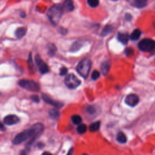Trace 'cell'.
<instances>
[{
  "instance_id": "obj_1",
  "label": "cell",
  "mask_w": 155,
  "mask_h": 155,
  "mask_svg": "<svg viewBox=\"0 0 155 155\" xmlns=\"http://www.w3.org/2000/svg\"><path fill=\"white\" fill-rule=\"evenodd\" d=\"M44 130L43 124L38 123L33 125L30 129L23 131L22 132L19 133L13 140V144L18 145L26 141L30 138H32V142L35 139V138L39 135Z\"/></svg>"
},
{
  "instance_id": "obj_2",
  "label": "cell",
  "mask_w": 155,
  "mask_h": 155,
  "mask_svg": "<svg viewBox=\"0 0 155 155\" xmlns=\"http://www.w3.org/2000/svg\"><path fill=\"white\" fill-rule=\"evenodd\" d=\"M63 14V7L61 4H55L48 10L47 16L49 20L54 26H56L61 18Z\"/></svg>"
},
{
  "instance_id": "obj_3",
  "label": "cell",
  "mask_w": 155,
  "mask_h": 155,
  "mask_svg": "<svg viewBox=\"0 0 155 155\" xmlns=\"http://www.w3.org/2000/svg\"><path fill=\"white\" fill-rule=\"evenodd\" d=\"M92 63L89 58H84L79 63L76 67V70L78 74L84 78H87L89 75L91 69Z\"/></svg>"
},
{
  "instance_id": "obj_4",
  "label": "cell",
  "mask_w": 155,
  "mask_h": 155,
  "mask_svg": "<svg viewBox=\"0 0 155 155\" xmlns=\"http://www.w3.org/2000/svg\"><path fill=\"white\" fill-rule=\"evenodd\" d=\"M18 84L22 88L32 92H39L40 86L37 82L33 80L21 79L19 81Z\"/></svg>"
},
{
  "instance_id": "obj_5",
  "label": "cell",
  "mask_w": 155,
  "mask_h": 155,
  "mask_svg": "<svg viewBox=\"0 0 155 155\" xmlns=\"http://www.w3.org/2000/svg\"><path fill=\"white\" fill-rule=\"evenodd\" d=\"M138 47L141 51L146 52H151L155 49V41L151 39H144L139 42Z\"/></svg>"
},
{
  "instance_id": "obj_6",
  "label": "cell",
  "mask_w": 155,
  "mask_h": 155,
  "mask_svg": "<svg viewBox=\"0 0 155 155\" xmlns=\"http://www.w3.org/2000/svg\"><path fill=\"white\" fill-rule=\"evenodd\" d=\"M65 84L68 88L74 89L81 84V81L75 75L69 74L66 77Z\"/></svg>"
},
{
  "instance_id": "obj_7",
  "label": "cell",
  "mask_w": 155,
  "mask_h": 155,
  "mask_svg": "<svg viewBox=\"0 0 155 155\" xmlns=\"http://www.w3.org/2000/svg\"><path fill=\"white\" fill-rule=\"evenodd\" d=\"M35 62L39 67L40 71L42 74H45L49 71V67L41 59L40 55H37L35 56Z\"/></svg>"
},
{
  "instance_id": "obj_8",
  "label": "cell",
  "mask_w": 155,
  "mask_h": 155,
  "mask_svg": "<svg viewBox=\"0 0 155 155\" xmlns=\"http://www.w3.org/2000/svg\"><path fill=\"white\" fill-rule=\"evenodd\" d=\"M42 98L46 103L49 104L50 105L56 107V108H61V107L64 105L63 103H61L60 102L55 101V100L52 99L49 96H48V95L46 94H42Z\"/></svg>"
},
{
  "instance_id": "obj_9",
  "label": "cell",
  "mask_w": 155,
  "mask_h": 155,
  "mask_svg": "<svg viewBox=\"0 0 155 155\" xmlns=\"http://www.w3.org/2000/svg\"><path fill=\"white\" fill-rule=\"evenodd\" d=\"M139 97L136 94H130L125 98V102L130 107H135L139 103Z\"/></svg>"
},
{
  "instance_id": "obj_10",
  "label": "cell",
  "mask_w": 155,
  "mask_h": 155,
  "mask_svg": "<svg viewBox=\"0 0 155 155\" xmlns=\"http://www.w3.org/2000/svg\"><path fill=\"white\" fill-rule=\"evenodd\" d=\"M19 122V118L15 115H10L6 116L4 119V123L8 125H12Z\"/></svg>"
},
{
  "instance_id": "obj_11",
  "label": "cell",
  "mask_w": 155,
  "mask_h": 155,
  "mask_svg": "<svg viewBox=\"0 0 155 155\" xmlns=\"http://www.w3.org/2000/svg\"><path fill=\"white\" fill-rule=\"evenodd\" d=\"M147 0H133L132 4L136 8H143L147 6Z\"/></svg>"
},
{
  "instance_id": "obj_12",
  "label": "cell",
  "mask_w": 155,
  "mask_h": 155,
  "mask_svg": "<svg viewBox=\"0 0 155 155\" xmlns=\"http://www.w3.org/2000/svg\"><path fill=\"white\" fill-rule=\"evenodd\" d=\"M110 68V63L109 61H105L103 62L101 66V70L103 75H105L109 72Z\"/></svg>"
},
{
  "instance_id": "obj_13",
  "label": "cell",
  "mask_w": 155,
  "mask_h": 155,
  "mask_svg": "<svg viewBox=\"0 0 155 155\" xmlns=\"http://www.w3.org/2000/svg\"><path fill=\"white\" fill-rule=\"evenodd\" d=\"M63 8L67 12H71L74 9V5L71 0H65L63 4Z\"/></svg>"
},
{
  "instance_id": "obj_14",
  "label": "cell",
  "mask_w": 155,
  "mask_h": 155,
  "mask_svg": "<svg viewBox=\"0 0 155 155\" xmlns=\"http://www.w3.org/2000/svg\"><path fill=\"white\" fill-rule=\"evenodd\" d=\"M128 35L127 33H120L118 35V39L121 43L124 44H127L128 41Z\"/></svg>"
},
{
  "instance_id": "obj_15",
  "label": "cell",
  "mask_w": 155,
  "mask_h": 155,
  "mask_svg": "<svg viewBox=\"0 0 155 155\" xmlns=\"http://www.w3.org/2000/svg\"><path fill=\"white\" fill-rule=\"evenodd\" d=\"M27 32V29L25 27H19L15 31V36L18 38H21L25 36Z\"/></svg>"
},
{
  "instance_id": "obj_16",
  "label": "cell",
  "mask_w": 155,
  "mask_h": 155,
  "mask_svg": "<svg viewBox=\"0 0 155 155\" xmlns=\"http://www.w3.org/2000/svg\"><path fill=\"white\" fill-rule=\"evenodd\" d=\"M141 31L137 29H135L132 33V34H131L130 35V39L132 40H134V41H136L137 40H138L139 38V37H141Z\"/></svg>"
},
{
  "instance_id": "obj_17",
  "label": "cell",
  "mask_w": 155,
  "mask_h": 155,
  "mask_svg": "<svg viewBox=\"0 0 155 155\" xmlns=\"http://www.w3.org/2000/svg\"><path fill=\"white\" fill-rule=\"evenodd\" d=\"M116 139L119 142L121 143V144H124V143H125L127 142V137L125 135L123 132H120L118 133Z\"/></svg>"
},
{
  "instance_id": "obj_18",
  "label": "cell",
  "mask_w": 155,
  "mask_h": 155,
  "mask_svg": "<svg viewBox=\"0 0 155 155\" xmlns=\"http://www.w3.org/2000/svg\"><path fill=\"white\" fill-rule=\"evenodd\" d=\"M100 124L101 123L99 121H97V122L92 123L89 127V130L90 132H97V131H98L100 128Z\"/></svg>"
},
{
  "instance_id": "obj_19",
  "label": "cell",
  "mask_w": 155,
  "mask_h": 155,
  "mask_svg": "<svg viewBox=\"0 0 155 155\" xmlns=\"http://www.w3.org/2000/svg\"><path fill=\"white\" fill-rule=\"evenodd\" d=\"M87 130V126L86 124H80L77 127V132L79 134H84Z\"/></svg>"
},
{
  "instance_id": "obj_20",
  "label": "cell",
  "mask_w": 155,
  "mask_h": 155,
  "mask_svg": "<svg viewBox=\"0 0 155 155\" xmlns=\"http://www.w3.org/2000/svg\"><path fill=\"white\" fill-rule=\"evenodd\" d=\"M113 30V27L112 26L108 25V26H106L104 29H103L102 32V37H105L107 35H109Z\"/></svg>"
},
{
  "instance_id": "obj_21",
  "label": "cell",
  "mask_w": 155,
  "mask_h": 155,
  "mask_svg": "<svg viewBox=\"0 0 155 155\" xmlns=\"http://www.w3.org/2000/svg\"><path fill=\"white\" fill-rule=\"evenodd\" d=\"M71 121H72V123L74 124L78 125L81 123L82 118L79 115H73L72 116H71Z\"/></svg>"
},
{
  "instance_id": "obj_22",
  "label": "cell",
  "mask_w": 155,
  "mask_h": 155,
  "mask_svg": "<svg viewBox=\"0 0 155 155\" xmlns=\"http://www.w3.org/2000/svg\"><path fill=\"white\" fill-rule=\"evenodd\" d=\"M49 113L50 116L53 119H57L59 116V112L55 109H51L49 110Z\"/></svg>"
},
{
  "instance_id": "obj_23",
  "label": "cell",
  "mask_w": 155,
  "mask_h": 155,
  "mask_svg": "<svg viewBox=\"0 0 155 155\" xmlns=\"http://www.w3.org/2000/svg\"><path fill=\"white\" fill-rule=\"evenodd\" d=\"M88 4L92 7H97L99 6V0H87Z\"/></svg>"
},
{
  "instance_id": "obj_24",
  "label": "cell",
  "mask_w": 155,
  "mask_h": 155,
  "mask_svg": "<svg viewBox=\"0 0 155 155\" xmlns=\"http://www.w3.org/2000/svg\"><path fill=\"white\" fill-rule=\"evenodd\" d=\"M100 76V73L97 70H94L93 71V73L92 74V78L93 80H96Z\"/></svg>"
},
{
  "instance_id": "obj_25",
  "label": "cell",
  "mask_w": 155,
  "mask_h": 155,
  "mask_svg": "<svg viewBox=\"0 0 155 155\" xmlns=\"http://www.w3.org/2000/svg\"><path fill=\"white\" fill-rule=\"evenodd\" d=\"M56 51V48L54 45L52 44L49 47V55H53Z\"/></svg>"
},
{
  "instance_id": "obj_26",
  "label": "cell",
  "mask_w": 155,
  "mask_h": 155,
  "mask_svg": "<svg viewBox=\"0 0 155 155\" xmlns=\"http://www.w3.org/2000/svg\"><path fill=\"white\" fill-rule=\"evenodd\" d=\"M30 98L35 102H39V101H40V98H39V97L38 96V95H35V94L32 95Z\"/></svg>"
},
{
  "instance_id": "obj_27",
  "label": "cell",
  "mask_w": 155,
  "mask_h": 155,
  "mask_svg": "<svg viewBox=\"0 0 155 155\" xmlns=\"http://www.w3.org/2000/svg\"><path fill=\"white\" fill-rule=\"evenodd\" d=\"M125 54L127 55V56H130L133 54V50L131 49V48H127L126 50H125Z\"/></svg>"
},
{
  "instance_id": "obj_28",
  "label": "cell",
  "mask_w": 155,
  "mask_h": 155,
  "mask_svg": "<svg viewBox=\"0 0 155 155\" xmlns=\"http://www.w3.org/2000/svg\"><path fill=\"white\" fill-rule=\"evenodd\" d=\"M67 73V69L66 67H63L60 70V75L61 76L65 75Z\"/></svg>"
},
{
  "instance_id": "obj_29",
  "label": "cell",
  "mask_w": 155,
  "mask_h": 155,
  "mask_svg": "<svg viewBox=\"0 0 155 155\" xmlns=\"http://www.w3.org/2000/svg\"><path fill=\"white\" fill-rule=\"evenodd\" d=\"M88 112H89L90 113H93L94 112V109L92 107H89L88 108Z\"/></svg>"
},
{
  "instance_id": "obj_30",
  "label": "cell",
  "mask_w": 155,
  "mask_h": 155,
  "mask_svg": "<svg viewBox=\"0 0 155 155\" xmlns=\"http://www.w3.org/2000/svg\"><path fill=\"white\" fill-rule=\"evenodd\" d=\"M5 130V127L4 126V125L0 122V131H1V132H3V131Z\"/></svg>"
},
{
  "instance_id": "obj_31",
  "label": "cell",
  "mask_w": 155,
  "mask_h": 155,
  "mask_svg": "<svg viewBox=\"0 0 155 155\" xmlns=\"http://www.w3.org/2000/svg\"><path fill=\"white\" fill-rule=\"evenodd\" d=\"M125 18L127 20H130L132 19V16H131L130 14H127L125 15Z\"/></svg>"
},
{
  "instance_id": "obj_32",
  "label": "cell",
  "mask_w": 155,
  "mask_h": 155,
  "mask_svg": "<svg viewBox=\"0 0 155 155\" xmlns=\"http://www.w3.org/2000/svg\"><path fill=\"white\" fill-rule=\"evenodd\" d=\"M21 17L22 18H25V17H26V14H25V12L21 13Z\"/></svg>"
},
{
  "instance_id": "obj_33",
  "label": "cell",
  "mask_w": 155,
  "mask_h": 155,
  "mask_svg": "<svg viewBox=\"0 0 155 155\" xmlns=\"http://www.w3.org/2000/svg\"><path fill=\"white\" fill-rule=\"evenodd\" d=\"M154 28H155V23L154 24Z\"/></svg>"
},
{
  "instance_id": "obj_34",
  "label": "cell",
  "mask_w": 155,
  "mask_h": 155,
  "mask_svg": "<svg viewBox=\"0 0 155 155\" xmlns=\"http://www.w3.org/2000/svg\"><path fill=\"white\" fill-rule=\"evenodd\" d=\"M112 1H117V0H112Z\"/></svg>"
}]
</instances>
